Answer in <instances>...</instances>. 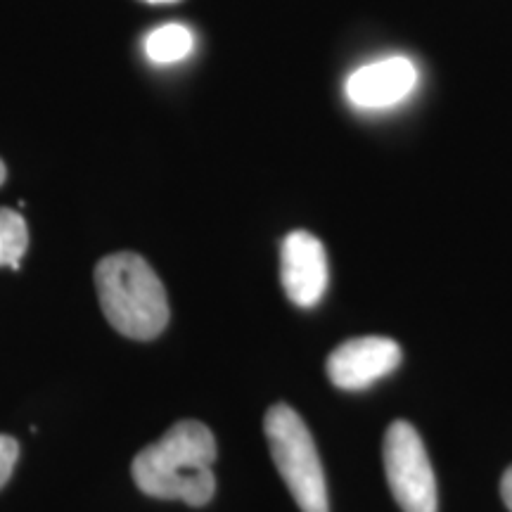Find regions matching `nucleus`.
Segmentation results:
<instances>
[{"label":"nucleus","mask_w":512,"mask_h":512,"mask_svg":"<svg viewBox=\"0 0 512 512\" xmlns=\"http://www.w3.org/2000/svg\"><path fill=\"white\" fill-rule=\"evenodd\" d=\"M280 280L287 297L302 309H311L328 290V256L316 235L294 230L280 247Z\"/></svg>","instance_id":"obj_6"},{"label":"nucleus","mask_w":512,"mask_h":512,"mask_svg":"<svg viewBox=\"0 0 512 512\" xmlns=\"http://www.w3.org/2000/svg\"><path fill=\"white\" fill-rule=\"evenodd\" d=\"M418 86V67L408 57H387L356 69L347 79V98L358 110H387Z\"/></svg>","instance_id":"obj_7"},{"label":"nucleus","mask_w":512,"mask_h":512,"mask_svg":"<svg viewBox=\"0 0 512 512\" xmlns=\"http://www.w3.org/2000/svg\"><path fill=\"white\" fill-rule=\"evenodd\" d=\"M27 247L29 230L24 216L15 209L0 207V266H10L17 271Z\"/></svg>","instance_id":"obj_9"},{"label":"nucleus","mask_w":512,"mask_h":512,"mask_svg":"<svg viewBox=\"0 0 512 512\" xmlns=\"http://www.w3.org/2000/svg\"><path fill=\"white\" fill-rule=\"evenodd\" d=\"M19 460V444L17 439H12L10 434H0V489L8 484Z\"/></svg>","instance_id":"obj_10"},{"label":"nucleus","mask_w":512,"mask_h":512,"mask_svg":"<svg viewBox=\"0 0 512 512\" xmlns=\"http://www.w3.org/2000/svg\"><path fill=\"white\" fill-rule=\"evenodd\" d=\"M216 439L207 425L181 420L157 444L133 458V482L145 496L159 501H183L200 508L214 498Z\"/></svg>","instance_id":"obj_1"},{"label":"nucleus","mask_w":512,"mask_h":512,"mask_svg":"<svg viewBox=\"0 0 512 512\" xmlns=\"http://www.w3.org/2000/svg\"><path fill=\"white\" fill-rule=\"evenodd\" d=\"M501 496L505 505H508V510L512 512V467L508 472L503 475V482H501Z\"/></svg>","instance_id":"obj_11"},{"label":"nucleus","mask_w":512,"mask_h":512,"mask_svg":"<svg viewBox=\"0 0 512 512\" xmlns=\"http://www.w3.org/2000/svg\"><path fill=\"white\" fill-rule=\"evenodd\" d=\"M95 290L107 323L124 337L155 339L169 325V299L159 280L140 254L117 252L95 266Z\"/></svg>","instance_id":"obj_2"},{"label":"nucleus","mask_w":512,"mask_h":512,"mask_svg":"<svg viewBox=\"0 0 512 512\" xmlns=\"http://www.w3.org/2000/svg\"><path fill=\"white\" fill-rule=\"evenodd\" d=\"M401 363V347L389 337H356L339 344L328 358V377L347 392H358L394 373Z\"/></svg>","instance_id":"obj_5"},{"label":"nucleus","mask_w":512,"mask_h":512,"mask_svg":"<svg viewBox=\"0 0 512 512\" xmlns=\"http://www.w3.org/2000/svg\"><path fill=\"white\" fill-rule=\"evenodd\" d=\"M195 46V36L183 24H164L145 38V53L157 64H174L185 60Z\"/></svg>","instance_id":"obj_8"},{"label":"nucleus","mask_w":512,"mask_h":512,"mask_svg":"<svg viewBox=\"0 0 512 512\" xmlns=\"http://www.w3.org/2000/svg\"><path fill=\"white\" fill-rule=\"evenodd\" d=\"M5 178H8V169H5L3 159H0V185H3V183H5Z\"/></svg>","instance_id":"obj_12"},{"label":"nucleus","mask_w":512,"mask_h":512,"mask_svg":"<svg viewBox=\"0 0 512 512\" xmlns=\"http://www.w3.org/2000/svg\"><path fill=\"white\" fill-rule=\"evenodd\" d=\"M384 470L394 501L403 512H437V479L420 434L396 420L384 434Z\"/></svg>","instance_id":"obj_4"},{"label":"nucleus","mask_w":512,"mask_h":512,"mask_svg":"<svg viewBox=\"0 0 512 512\" xmlns=\"http://www.w3.org/2000/svg\"><path fill=\"white\" fill-rule=\"evenodd\" d=\"M273 463L302 512H330L328 486L316 441L306 422L287 403H275L264 418Z\"/></svg>","instance_id":"obj_3"},{"label":"nucleus","mask_w":512,"mask_h":512,"mask_svg":"<svg viewBox=\"0 0 512 512\" xmlns=\"http://www.w3.org/2000/svg\"><path fill=\"white\" fill-rule=\"evenodd\" d=\"M147 3H176V0H147Z\"/></svg>","instance_id":"obj_13"}]
</instances>
